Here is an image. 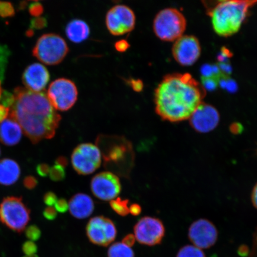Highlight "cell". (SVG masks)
<instances>
[{"label":"cell","instance_id":"obj_1","mask_svg":"<svg viewBox=\"0 0 257 257\" xmlns=\"http://www.w3.org/2000/svg\"><path fill=\"white\" fill-rule=\"evenodd\" d=\"M207 91L189 73L168 74L154 91L155 110L163 120L179 123L189 120L204 102Z\"/></svg>","mask_w":257,"mask_h":257},{"label":"cell","instance_id":"obj_2","mask_svg":"<svg viewBox=\"0 0 257 257\" xmlns=\"http://www.w3.org/2000/svg\"><path fill=\"white\" fill-rule=\"evenodd\" d=\"M14 94L15 102L9 115L18 122L31 143L36 144L55 136L62 117L46 94L18 87Z\"/></svg>","mask_w":257,"mask_h":257},{"label":"cell","instance_id":"obj_3","mask_svg":"<svg viewBox=\"0 0 257 257\" xmlns=\"http://www.w3.org/2000/svg\"><path fill=\"white\" fill-rule=\"evenodd\" d=\"M96 144L104 168L115 175L128 178L136 159L133 144L124 137L101 134L96 138Z\"/></svg>","mask_w":257,"mask_h":257},{"label":"cell","instance_id":"obj_4","mask_svg":"<svg viewBox=\"0 0 257 257\" xmlns=\"http://www.w3.org/2000/svg\"><path fill=\"white\" fill-rule=\"evenodd\" d=\"M257 0H227L210 12L212 28L218 36L227 38L238 32Z\"/></svg>","mask_w":257,"mask_h":257},{"label":"cell","instance_id":"obj_5","mask_svg":"<svg viewBox=\"0 0 257 257\" xmlns=\"http://www.w3.org/2000/svg\"><path fill=\"white\" fill-rule=\"evenodd\" d=\"M187 20L179 9L168 8L162 10L154 19V34L161 41L175 42L185 34Z\"/></svg>","mask_w":257,"mask_h":257},{"label":"cell","instance_id":"obj_6","mask_svg":"<svg viewBox=\"0 0 257 257\" xmlns=\"http://www.w3.org/2000/svg\"><path fill=\"white\" fill-rule=\"evenodd\" d=\"M31 220V210L22 197H6L0 203V223L16 233L24 232Z\"/></svg>","mask_w":257,"mask_h":257},{"label":"cell","instance_id":"obj_7","mask_svg":"<svg viewBox=\"0 0 257 257\" xmlns=\"http://www.w3.org/2000/svg\"><path fill=\"white\" fill-rule=\"evenodd\" d=\"M69 51V47L62 37L55 34H47L37 40L32 54L41 62L54 66L62 63Z\"/></svg>","mask_w":257,"mask_h":257},{"label":"cell","instance_id":"obj_8","mask_svg":"<svg viewBox=\"0 0 257 257\" xmlns=\"http://www.w3.org/2000/svg\"><path fill=\"white\" fill-rule=\"evenodd\" d=\"M47 97L54 109L66 111L75 104L78 97V90L72 80L59 78L50 85Z\"/></svg>","mask_w":257,"mask_h":257},{"label":"cell","instance_id":"obj_9","mask_svg":"<svg viewBox=\"0 0 257 257\" xmlns=\"http://www.w3.org/2000/svg\"><path fill=\"white\" fill-rule=\"evenodd\" d=\"M72 165L80 175L92 174L101 164V154L98 147L91 143H83L77 146L72 154Z\"/></svg>","mask_w":257,"mask_h":257},{"label":"cell","instance_id":"obj_10","mask_svg":"<svg viewBox=\"0 0 257 257\" xmlns=\"http://www.w3.org/2000/svg\"><path fill=\"white\" fill-rule=\"evenodd\" d=\"M202 48L197 37L184 35L173 42L172 54L177 63L183 67L194 65L200 59Z\"/></svg>","mask_w":257,"mask_h":257},{"label":"cell","instance_id":"obj_11","mask_svg":"<svg viewBox=\"0 0 257 257\" xmlns=\"http://www.w3.org/2000/svg\"><path fill=\"white\" fill-rule=\"evenodd\" d=\"M105 25L111 35L121 36L134 30L136 16L133 10L127 6H115L107 13Z\"/></svg>","mask_w":257,"mask_h":257},{"label":"cell","instance_id":"obj_12","mask_svg":"<svg viewBox=\"0 0 257 257\" xmlns=\"http://www.w3.org/2000/svg\"><path fill=\"white\" fill-rule=\"evenodd\" d=\"M135 237L138 242L148 246L159 245L165 235L162 221L153 217H144L134 226Z\"/></svg>","mask_w":257,"mask_h":257},{"label":"cell","instance_id":"obj_13","mask_svg":"<svg viewBox=\"0 0 257 257\" xmlns=\"http://www.w3.org/2000/svg\"><path fill=\"white\" fill-rule=\"evenodd\" d=\"M86 235L95 245L107 246L117 236L115 224L110 218L96 216L88 221L86 227Z\"/></svg>","mask_w":257,"mask_h":257},{"label":"cell","instance_id":"obj_14","mask_svg":"<svg viewBox=\"0 0 257 257\" xmlns=\"http://www.w3.org/2000/svg\"><path fill=\"white\" fill-rule=\"evenodd\" d=\"M91 189L95 197L102 201L112 200L121 191L119 178L110 172L98 173L91 180Z\"/></svg>","mask_w":257,"mask_h":257},{"label":"cell","instance_id":"obj_15","mask_svg":"<svg viewBox=\"0 0 257 257\" xmlns=\"http://www.w3.org/2000/svg\"><path fill=\"white\" fill-rule=\"evenodd\" d=\"M218 234L215 225L205 218L195 221L188 230L189 240L201 249L210 248L214 246L218 239Z\"/></svg>","mask_w":257,"mask_h":257},{"label":"cell","instance_id":"obj_16","mask_svg":"<svg viewBox=\"0 0 257 257\" xmlns=\"http://www.w3.org/2000/svg\"><path fill=\"white\" fill-rule=\"evenodd\" d=\"M189 120L191 127L197 133L207 134L217 127L220 115L213 105L203 102L196 109Z\"/></svg>","mask_w":257,"mask_h":257},{"label":"cell","instance_id":"obj_17","mask_svg":"<svg viewBox=\"0 0 257 257\" xmlns=\"http://www.w3.org/2000/svg\"><path fill=\"white\" fill-rule=\"evenodd\" d=\"M50 79L48 69L43 64L34 63L26 68L22 75V82L30 91L40 92L46 88Z\"/></svg>","mask_w":257,"mask_h":257},{"label":"cell","instance_id":"obj_18","mask_svg":"<svg viewBox=\"0 0 257 257\" xmlns=\"http://www.w3.org/2000/svg\"><path fill=\"white\" fill-rule=\"evenodd\" d=\"M94 202L87 194L79 193L73 196L69 202L70 214L78 219H84L91 216L94 210Z\"/></svg>","mask_w":257,"mask_h":257},{"label":"cell","instance_id":"obj_19","mask_svg":"<svg viewBox=\"0 0 257 257\" xmlns=\"http://www.w3.org/2000/svg\"><path fill=\"white\" fill-rule=\"evenodd\" d=\"M22 130L17 121L10 117L0 123V143L7 146H14L20 142Z\"/></svg>","mask_w":257,"mask_h":257},{"label":"cell","instance_id":"obj_20","mask_svg":"<svg viewBox=\"0 0 257 257\" xmlns=\"http://www.w3.org/2000/svg\"><path fill=\"white\" fill-rule=\"evenodd\" d=\"M20 166L15 160L4 159L0 160V184L11 186L20 178Z\"/></svg>","mask_w":257,"mask_h":257},{"label":"cell","instance_id":"obj_21","mask_svg":"<svg viewBox=\"0 0 257 257\" xmlns=\"http://www.w3.org/2000/svg\"><path fill=\"white\" fill-rule=\"evenodd\" d=\"M66 34L68 39L73 43H81L88 39L90 28L85 21L74 19L67 25Z\"/></svg>","mask_w":257,"mask_h":257},{"label":"cell","instance_id":"obj_22","mask_svg":"<svg viewBox=\"0 0 257 257\" xmlns=\"http://www.w3.org/2000/svg\"><path fill=\"white\" fill-rule=\"evenodd\" d=\"M108 257H135V253L130 247L122 242H116L108 249Z\"/></svg>","mask_w":257,"mask_h":257},{"label":"cell","instance_id":"obj_23","mask_svg":"<svg viewBox=\"0 0 257 257\" xmlns=\"http://www.w3.org/2000/svg\"><path fill=\"white\" fill-rule=\"evenodd\" d=\"M130 200H123L121 198H117L110 201V207L117 214L121 216H126L130 213L128 207Z\"/></svg>","mask_w":257,"mask_h":257},{"label":"cell","instance_id":"obj_24","mask_svg":"<svg viewBox=\"0 0 257 257\" xmlns=\"http://www.w3.org/2000/svg\"><path fill=\"white\" fill-rule=\"evenodd\" d=\"M176 257H206L202 250L194 245H187L182 247Z\"/></svg>","mask_w":257,"mask_h":257},{"label":"cell","instance_id":"obj_25","mask_svg":"<svg viewBox=\"0 0 257 257\" xmlns=\"http://www.w3.org/2000/svg\"><path fill=\"white\" fill-rule=\"evenodd\" d=\"M10 54L11 52L7 47L0 45V82L5 79Z\"/></svg>","mask_w":257,"mask_h":257},{"label":"cell","instance_id":"obj_26","mask_svg":"<svg viewBox=\"0 0 257 257\" xmlns=\"http://www.w3.org/2000/svg\"><path fill=\"white\" fill-rule=\"evenodd\" d=\"M49 175L53 181L60 182L65 179L66 174L63 167L56 165L50 169Z\"/></svg>","mask_w":257,"mask_h":257},{"label":"cell","instance_id":"obj_27","mask_svg":"<svg viewBox=\"0 0 257 257\" xmlns=\"http://www.w3.org/2000/svg\"><path fill=\"white\" fill-rule=\"evenodd\" d=\"M15 15V10L11 3L0 2V16L2 18H11Z\"/></svg>","mask_w":257,"mask_h":257},{"label":"cell","instance_id":"obj_28","mask_svg":"<svg viewBox=\"0 0 257 257\" xmlns=\"http://www.w3.org/2000/svg\"><path fill=\"white\" fill-rule=\"evenodd\" d=\"M24 232L27 238L33 242L39 239L41 236V230L36 225H31L27 227Z\"/></svg>","mask_w":257,"mask_h":257},{"label":"cell","instance_id":"obj_29","mask_svg":"<svg viewBox=\"0 0 257 257\" xmlns=\"http://www.w3.org/2000/svg\"><path fill=\"white\" fill-rule=\"evenodd\" d=\"M0 101H1L2 105L9 108L14 104V94H12L11 92L6 91V90H3Z\"/></svg>","mask_w":257,"mask_h":257},{"label":"cell","instance_id":"obj_30","mask_svg":"<svg viewBox=\"0 0 257 257\" xmlns=\"http://www.w3.org/2000/svg\"><path fill=\"white\" fill-rule=\"evenodd\" d=\"M22 250L25 255H34L38 250V247L33 241L27 240L22 245Z\"/></svg>","mask_w":257,"mask_h":257},{"label":"cell","instance_id":"obj_31","mask_svg":"<svg viewBox=\"0 0 257 257\" xmlns=\"http://www.w3.org/2000/svg\"><path fill=\"white\" fill-rule=\"evenodd\" d=\"M29 12L31 16L35 18L40 17V16L43 14L44 8L40 3L35 2L32 3L29 6Z\"/></svg>","mask_w":257,"mask_h":257},{"label":"cell","instance_id":"obj_32","mask_svg":"<svg viewBox=\"0 0 257 257\" xmlns=\"http://www.w3.org/2000/svg\"><path fill=\"white\" fill-rule=\"evenodd\" d=\"M47 21L46 18L38 17L32 19L31 21V29L32 30H42L46 27Z\"/></svg>","mask_w":257,"mask_h":257},{"label":"cell","instance_id":"obj_33","mask_svg":"<svg viewBox=\"0 0 257 257\" xmlns=\"http://www.w3.org/2000/svg\"><path fill=\"white\" fill-rule=\"evenodd\" d=\"M245 257H257V228L252 234L251 246Z\"/></svg>","mask_w":257,"mask_h":257},{"label":"cell","instance_id":"obj_34","mask_svg":"<svg viewBox=\"0 0 257 257\" xmlns=\"http://www.w3.org/2000/svg\"><path fill=\"white\" fill-rule=\"evenodd\" d=\"M128 86H130L134 91L140 92L144 88V83L140 79H130L127 81Z\"/></svg>","mask_w":257,"mask_h":257},{"label":"cell","instance_id":"obj_35","mask_svg":"<svg viewBox=\"0 0 257 257\" xmlns=\"http://www.w3.org/2000/svg\"><path fill=\"white\" fill-rule=\"evenodd\" d=\"M38 182V180L34 176H28L26 177L24 180V185L25 187L30 190H32L37 187Z\"/></svg>","mask_w":257,"mask_h":257},{"label":"cell","instance_id":"obj_36","mask_svg":"<svg viewBox=\"0 0 257 257\" xmlns=\"http://www.w3.org/2000/svg\"><path fill=\"white\" fill-rule=\"evenodd\" d=\"M55 209L57 211L61 213H64L68 210L69 204L64 198H60L57 200L55 204Z\"/></svg>","mask_w":257,"mask_h":257},{"label":"cell","instance_id":"obj_37","mask_svg":"<svg viewBox=\"0 0 257 257\" xmlns=\"http://www.w3.org/2000/svg\"><path fill=\"white\" fill-rule=\"evenodd\" d=\"M44 203L48 206L51 207L53 205H55L58 199L57 195L53 192H48L44 196Z\"/></svg>","mask_w":257,"mask_h":257},{"label":"cell","instance_id":"obj_38","mask_svg":"<svg viewBox=\"0 0 257 257\" xmlns=\"http://www.w3.org/2000/svg\"><path fill=\"white\" fill-rule=\"evenodd\" d=\"M44 217L48 220H55L57 217V213L55 208L52 207H48L45 208L43 212Z\"/></svg>","mask_w":257,"mask_h":257},{"label":"cell","instance_id":"obj_39","mask_svg":"<svg viewBox=\"0 0 257 257\" xmlns=\"http://www.w3.org/2000/svg\"><path fill=\"white\" fill-rule=\"evenodd\" d=\"M37 172L38 175L43 178H46L50 173V166L46 163H41L37 167Z\"/></svg>","mask_w":257,"mask_h":257},{"label":"cell","instance_id":"obj_40","mask_svg":"<svg viewBox=\"0 0 257 257\" xmlns=\"http://www.w3.org/2000/svg\"><path fill=\"white\" fill-rule=\"evenodd\" d=\"M130 44L126 40H121L118 41L115 44V48L118 52L124 53L130 48Z\"/></svg>","mask_w":257,"mask_h":257},{"label":"cell","instance_id":"obj_41","mask_svg":"<svg viewBox=\"0 0 257 257\" xmlns=\"http://www.w3.org/2000/svg\"><path fill=\"white\" fill-rule=\"evenodd\" d=\"M136 237H135L134 234H128L124 237L123 240H122V243L131 248V247L134 245L135 243H136Z\"/></svg>","mask_w":257,"mask_h":257},{"label":"cell","instance_id":"obj_42","mask_svg":"<svg viewBox=\"0 0 257 257\" xmlns=\"http://www.w3.org/2000/svg\"><path fill=\"white\" fill-rule=\"evenodd\" d=\"M230 131L234 135H237L242 133L243 126L237 122H234L230 126Z\"/></svg>","mask_w":257,"mask_h":257},{"label":"cell","instance_id":"obj_43","mask_svg":"<svg viewBox=\"0 0 257 257\" xmlns=\"http://www.w3.org/2000/svg\"><path fill=\"white\" fill-rule=\"evenodd\" d=\"M142 211V208L140 205L138 204H133L130 207V213L134 216H137L140 215Z\"/></svg>","mask_w":257,"mask_h":257},{"label":"cell","instance_id":"obj_44","mask_svg":"<svg viewBox=\"0 0 257 257\" xmlns=\"http://www.w3.org/2000/svg\"><path fill=\"white\" fill-rule=\"evenodd\" d=\"M10 108L0 105V123L9 116Z\"/></svg>","mask_w":257,"mask_h":257},{"label":"cell","instance_id":"obj_45","mask_svg":"<svg viewBox=\"0 0 257 257\" xmlns=\"http://www.w3.org/2000/svg\"><path fill=\"white\" fill-rule=\"evenodd\" d=\"M56 165L62 166L63 168H65L67 165H68V160H67L65 157H59L56 160Z\"/></svg>","mask_w":257,"mask_h":257},{"label":"cell","instance_id":"obj_46","mask_svg":"<svg viewBox=\"0 0 257 257\" xmlns=\"http://www.w3.org/2000/svg\"><path fill=\"white\" fill-rule=\"evenodd\" d=\"M251 201L253 207L257 209V184L253 188L251 194Z\"/></svg>","mask_w":257,"mask_h":257},{"label":"cell","instance_id":"obj_47","mask_svg":"<svg viewBox=\"0 0 257 257\" xmlns=\"http://www.w3.org/2000/svg\"><path fill=\"white\" fill-rule=\"evenodd\" d=\"M2 82H0V99H1V96L3 92V89L2 88Z\"/></svg>","mask_w":257,"mask_h":257},{"label":"cell","instance_id":"obj_48","mask_svg":"<svg viewBox=\"0 0 257 257\" xmlns=\"http://www.w3.org/2000/svg\"><path fill=\"white\" fill-rule=\"evenodd\" d=\"M24 257H39L36 254L31 255H25Z\"/></svg>","mask_w":257,"mask_h":257},{"label":"cell","instance_id":"obj_49","mask_svg":"<svg viewBox=\"0 0 257 257\" xmlns=\"http://www.w3.org/2000/svg\"><path fill=\"white\" fill-rule=\"evenodd\" d=\"M216 4H218V3H221V2H225V1H227V0H216Z\"/></svg>","mask_w":257,"mask_h":257},{"label":"cell","instance_id":"obj_50","mask_svg":"<svg viewBox=\"0 0 257 257\" xmlns=\"http://www.w3.org/2000/svg\"><path fill=\"white\" fill-rule=\"evenodd\" d=\"M31 1H33V2H37L38 1H40V0H31Z\"/></svg>","mask_w":257,"mask_h":257},{"label":"cell","instance_id":"obj_51","mask_svg":"<svg viewBox=\"0 0 257 257\" xmlns=\"http://www.w3.org/2000/svg\"><path fill=\"white\" fill-rule=\"evenodd\" d=\"M0 156H1V150H0Z\"/></svg>","mask_w":257,"mask_h":257}]
</instances>
